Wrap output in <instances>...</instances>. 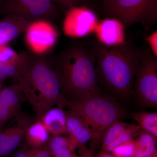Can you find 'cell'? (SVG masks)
I'll return each instance as SVG.
<instances>
[{
  "label": "cell",
  "instance_id": "7a4b0ae2",
  "mask_svg": "<svg viewBox=\"0 0 157 157\" xmlns=\"http://www.w3.org/2000/svg\"><path fill=\"white\" fill-rule=\"evenodd\" d=\"M94 49L99 84L113 94L128 98L133 92L141 51L126 42L114 46L99 42Z\"/></svg>",
  "mask_w": 157,
  "mask_h": 157
},
{
  "label": "cell",
  "instance_id": "d4e9b609",
  "mask_svg": "<svg viewBox=\"0 0 157 157\" xmlns=\"http://www.w3.org/2000/svg\"><path fill=\"white\" fill-rule=\"evenodd\" d=\"M19 149H17L15 152H13L11 157H30L33 154L34 149L30 148L25 143Z\"/></svg>",
  "mask_w": 157,
  "mask_h": 157
},
{
  "label": "cell",
  "instance_id": "4fadbf2b",
  "mask_svg": "<svg viewBox=\"0 0 157 157\" xmlns=\"http://www.w3.org/2000/svg\"><path fill=\"white\" fill-rule=\"evenodd\" d=\"M32 22L13 14L5 15L0 20V44L8 45L25 33Z\"/></svg>",
  "mask_w": 157,
  "mask_h": 157
},
{
  "label": "cell",
  "instance_id": "f546056e",
  "mask_svg": "<svg viewBox=\"0 0 157 157\" xmlns=\"http://www.w3.org/2000/svg\"><path fill=\"white\" fill-rule=\"evenodd\" d=\"M78 157H94V153L92 149H86L82 151L81 155Z\"/></svg>",
  "mask_w": 157,
  "mask_h": 157
},
{
  "label": "cell",
  "instance_id": "83f0119b",
  "mask_svg": "<svg viewBox=\"0 0 157 157\" xmlns=\"http://www.w3.org/2000/svg\"><path fill=\"white\" fill-rule=\"evenodd\" d=\"M15 127H11L0 132V147L2 145L10 134L14 131Z\"/></svg>",
  "mask_w": 157,
  "mask_h": 157
},
{
  "label": "cell",
  "instance_id": "836d02e7",
  "mask_svg": "<svg viewBox=\"0 0 157 157\" xmlns=\"http://www.w3.org/2000/svg\"><path fill=\"white\" fill-rule=\"evenodd\" d=\"M1 1V0H0V1Z\"/></svg>",
  "mask_w": 157,
  "mask_h": 157
},
{
  "label": "cell",
  "instance_id": "7402d4cb",
  "mask_svg": "<svg viewBox=\"0 0 157 157\" xmlns=\"http://www.w3.org/2000/svg\"><path fill=\"white\" fill-rule=\"evenodd\" d=\"M22 52L17 53L8 45H0V63L14 64L20 60Z\"/></svg>",
  "mask_w": 157,
  "mask_h": 157
},
{
  "label": "cell",
  "instance_id": "3957f363",
  "mask_svg": "<svg viewBox=\"0 0 157 157\" xmlns=\"http://www.w3.org/2000/svg\"><path fill=\"white\" fill-rule=\"evenodd\" d=\"M16 79L26 100L36 113V118L54 106L64 108L65 98L59 80L49 59L43 54L29 53Z\"/></svg>",
  "mask_w": 157,
  "mask_h": 157
},
{
  "label": "cell",
  "instance_id": "7c38bea8",
  "mask_svg": "<svg viewBox=\"0 0 157 157\" xmlns=\"http://www.w3.org/2000/svg\"><path fill=\"white\" fill-rule=\"evenodd\" d=\"M67 118V131L69 141L74 151L76 149L86 150V144L92 140L91 131L81 119L73 112L66 111Z\"/></svg>",
  "mask_w": 157,
  "mask_h": 157
},
{
  "label": "cell",
  "instance_id": "9a60e30c",
  "mask_svg": "<svg viewBox=\"0 0 157 157\" xmlns=\"http://www.w3.org/2000/svg\"><path fill=\"white\" fill-rule=\"evenodd\" d=\"M36 119L40 120L53 136L67 134V115L63 108L52 107Z\"/></svg>",
  "mask_w": 157,
  "mask_h": 157
},
{
  "label": "cell",
  "instance_id": "484cf974",
  "mask_svg": "<svg viewBox=\"0 0 157 157\" xmlns=\"http://www.w3.org/2000/svg\"><path fill=\"white\" fill-rule=\"evenodd\" d=\"M148 43L151 52L155 56H157V31H155L152 33L146 39Z\"/></svg>",
  "mask_w": 157,
  "mask_h": 157
},
{
  "label": "cell",
  "instance_id": "44dd1931",
  "mask_svg": "<svg viewBox=\"0 0 157 157\" xmlns=\"http://www.w3.org/2000/svg\"><path fill=\"white\" fill-rule=\"evenodd\" d=\"M29 53L25 52H22V56L20 60L14 64L5 65L0 63V80L4 81L8 78L17 79L26 63Z\"/></svg>",
  "mask_w": 157,
  "mask_h": 157
},
{
  "label": "cell",
  "instance_id": "4dcf8cb0",
  "mask_svg": "<svg viewBox=\"0 0 157 157\" xmlns=\"http://www.w3.org/2000/svg\"><path fill=\"white\" fill-rule=\"evenodd\" d=\"M97 157H116L115 156L113 155L112 154L108 152L101 151L98 155Z\"/></svg>",
  "mask_w": 157,
  "mask_h": 157
},
{
  "label": "cell",
  "instance_id": "52a82bcc",
  "mask_svg": "<svg viewBox=\"0 0 157 157\" xmlns=\"http://www.w3.org/2000/svg\"><path fill=\"white\" fill-rule=\"evenodd\" d=\"M54 0H1L0 14H13L31 22H50L57 11Z\"/></svg>",
  "mask_w": 157,
  "mask_h": 157
},
{
  "label": "cell",
  "instance_id": "8992f818",
  "mask_svg": "<svg viewBox=\"0 0 157 157\" xmlns=\"http://www.w3.org/2000/svg\"><path fill=\"white\" fill-rule=\"evenodd\" d=\"M133 91L141 105L157 107V59L151 52L141 51Z\"/></svg>",
  "mask_w": 157,
  "mask_h": 157
},
{
  "label": "cell",
  "instance_id": "d6a6232c",
  "mask_svg": "<svg viewBox=\"0 0 157 157\" xmlns=\"http://www.w3.org/2000/svg\"><path fill=\"white\" fill-rule=\"evenodd\" d=\"M3 82H4V80H0V90L2 88V86Z\"/></svg>",
  "mask_w": 157,
  "mask_h": 157
},
{
  "label": "cell",
  "instance_id": "603a6c76",
  "mask_svg": "<svg viewBox=\"0 0 157 157\" xmlns=\"http://www.w3.org/2000/svg\"><path fill=\"white\" fill-rule=\"evenodd\" d=\"M136 147L135 139H132L116 147L110 153L116 157H134Z\"/></svg>",
  "mask_w": 157,
  "mask_h": 157
},
{
  "label": "cell",
  "instance_id": "1f68e13d",
  "mask_svg": "<svg viewBox=\"0 0 157 157\" xmlns=\"http://www.w3.org/2000/svg\"><path fill=\"white\" fill-rule=\"evenodd\" d=\"M147 157H157V151H156L152 154Z\"/></svg>",
  "mask_w": 157,
  "mask_h": 157
},
{
  "label": "cell",
  "instance_id": "ac0fdd59",
  "mask_svg": "<svg viewBox=\"0 0 157 157\" xmlns=\"http://www.w3.org/2000/svg\"><path fill=\"white\" fill-rule=\"evenodd\" d=\"M51 157H78L75 154L68 137L52 135L47 144Z\"/></svg>",
  "mask_w": 157,
  "mask_h": 157
},
{
  "label": "cell",
  "instance_id": "f1b7e54d",
  "mask_svg": "<svg viewBox=\"0 0 157 157\" xmlns=\"http://www.w3.org/2000/svg\"><path fill=\"white\" fill-rule=\"evenodd\" d=\"M68 9L78 6L80 0H54Z\"/></svg>",
  "mask_w": 157,
  "mask_h": 157
},
{
  "label": "cell",
  "instance_id": "8fae6325",
  "mask_svg": "<svg viewBox=\"0 0 157 157\" xmlns=\"http://www.w3.org/2000/svg\"><path fill=\"white\" fill-rule=\"evenodd\" d=\"M94 33L99 42L107 46H117L126 42L124 24L114 17L98 22Z\"/></svg>",
  "mask_w": 157,
  "mask_h": 157
},
{
  "label": "cell",
  "instance_id": "ba28073f",
  "mask_svg": "<svg viewBox=\"0 0 157 157\" xmlns=\"http://www.w3.org/2000/svg\"><path fill=\"white\" fill-rule=\"evenodd\" d=\"M98 22V17L92 10L83 6H74L66 12L63 31L71 38H82L94 33Z\"/></svg>",
  "mask_w": 157,
  "mask_h": 157
},
{
  "label": "cell",
  "instance_id": "e0dca14e",
  "mask_svg": "<svg viewBox=\"0 0 157 157\" xmlns=\"http://www.w3.org/2000/svg\"><path fill=\"white\" fill-rule=\"evenodd\" d=\"M0 98L11 110L14 117L21 113V106L26 99L18 84L2 88L0 90Z\"/></svg>",
  "mask_w": 157,
  "mask_h": 157
},
{
  "label": "cell",
  "instance_id": "2e32d148",
  "mask_svg": "<svg viewBox=\"0 0 157 157\" xmlns=\"http://www.w3.org/2000/svg\"><path fill=\"white\" fill-rule=\"evenodd\" d=\"M50 133L40 120L30 125L26 131L25 143L30 148L36 149L47 144L50 138Z\"/></svg>",
  "mask_w": 157,
  "mask_h": 157
},
{
  "label": "cell",
  "instance_id": "30bf717a",
  "mask_svg": "<svg viewBox=\"0 0 157 157\" xmlns=\"http://www.w3.org/2000/svg\"><path fill=\"white\" fill-rule=\"evenodd\" d=\"M139 125L118 121L109 127L102 140L101 151L110 153L116 147L134 139L140 130Z\"/></svg>",
  "mask_w": 157,
  "mask_h": 157
},
{
  "label": "cell",
  "instance_id": "4316f807",
  "mask_svg": "<svg viewBox=\"0 0 157 157\" xmlns=\"http://www.w3.org/2000/svg\"><path fill=\"white\" fill-rule=\"evenodd\" d=\"M30 157H51L47 144L36 149H34Z\"/></svg>",
  "mask_w": 157,
  "mask_h": 157
},
{
  "label": "cell",
  "instance_id": "5b68a950",
  "mask_svg": "<svg viewBox=\"0 0 157 157\" xmlns=\"http://www.w3.org/2000/svg\"><path fill=\"white\" fill-rule=\"evenodd\" d=\"M104 8L127 26L152 22L157 18V0H104Z\"/></svg>",
  "mask_w": 157,
  "mask_h": 157
},
{
  "label": "cell",
  "instance_id": "9c48e42d",
  "mask_svg": "<svg viewBox=\"0 0 157 157\" xmlns=\"http://www.w3.org/2000/svg\"><path fill=\"white\" fill-rule=\"evenodd\" d=\"M25 41L28 46L36 54H44L52 49L57 41L58 33L49 21H34L25 32Z\"/></svg>",
  "mask_w": 157,
  "mask_h": 157
},
{
  "label": "cell",
  "instance_id": "6da1fadb",
  "mask_svg": "<svg viewBox=\"0 0 157 157\" xmlns=\"http://www.w3.org/2000/svg\"><path fill=\"white\" fill-rule=\"evenodd\" d=\"M49 60L66 100L75 101L101 94L94 48L82 43H71Z\"/></svg>",
  "mask_w": 157,
  "mask_h": 157
},
{
  "label": "cell",
  "instance_id": "ffe728a7",
  "mask_svg": "<svg viewBox=\"0 0 157 157\" xmlns=\"http://www.w3.org/2000/svg\"><path fill=\"white\" fill-rule=\"evenodd\" d=\"M132 116L140 129L157 139V113L141 111L134 113Z\"/></svg>",
  "mask_w": 157,
  "mask_h": 157
},
{
  "label": "cell",
  "instance_id": "cb8c5ba5",
  "mask_svg": "<svg viewBox=\"0 0 157 157\" xmlns=\"http://www.w3.org/2000/svg\"><path fill=\"white\" fill-rule=\"evenodd\" d=\"M13 117H14L13 113L0 98V132L4 130L6 124Z\"/></svg>",
  "mask_w": 157,
  "mask_h": 157
},
{
  "label": "cell",
  "instance_id": "5bb4252c",
  "mask_svg": "<svg viewBox=\"0 0 157 157\" xmlns=\"http://www.w3.org/2000/svg\"><path fill=\"white\" fill-rule=\"evenodd\" d=\"M17 125L5 142L0 147V157H6L15 151L22 143L26 131L31 124L33 119L22 113L17 117Z\"/></svg>",
  "mask_w": 157,
  "mask_h": 157
},
{
  "label": "cell",
  "instance_id": "d6986e66",
  "mask_svg": "<svg viewBox=\"0 0 157 157\" xmlns=\"http://www.w3.org/2000/svg\"><path fill=\"white\" fill-rule=\"evenodd\" d=\"M135 140L136 147L134 157H147L157 151V139L141 129Z\"/></svg>",
  "mask_w": 157,
  "mask_h": 157
},
{
  "label": "cell",
  "instance_id": "277c9868",
  "mask_svg": "<svg viewBox=\"0 0 157 157\" xmlns=\"http://www.w3.org/2000/svg\"><path fill=\"white\" fill-rule=\"evenodd\" d=\"M64 107L86 124L92 133L94 144L102 141L109 127L125 116L115 101L101 94L75 101L66 99Z\"/></svg>",
  "mask_w": 157,
  "mask_h": 157
}]
</instances>
